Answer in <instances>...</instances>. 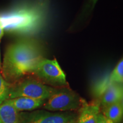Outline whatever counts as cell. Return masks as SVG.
I'll list each match as a JSON object with an SVG mask.
<instances>
[{
	"instance_id": "6da1fadb",
	"label": "cell",
	"mask_w": 123,
	"mask_h": 123,
	"mask_svg": "<svg viewBox=\"0 0 123 123\" xmlns=\"http://www.w3.org/2000/svg\"><path fill=\"white\" fill-rule=\"evenodd\" d=\"M43 47L33 38H24L10 44L4 54L1 71L7 83L14 84L30 75L43 56Z\"/></svg>"
},
{
	"instance_id": "7a4b0ae2",
	"label": "cell",
	"mask_w": 123,
	"mask_h": 123,
	"mask_svg": "<svg viewBox=\"0 0 123 123\" xmlns=\"http://www.w3.org/2000/svg\"><path fill=\"white\" fill-rule=\"evenodd\" d=\"M45 15L42 7L24 6L0 13V24L6 31L30 34L43 25Z\"/></svg>"
},
{
	"instance_id": "3957f363",
	"label": "cell",
	"mask_w": 123,
	"mask_h": 123,
	"mask_svg": "<svg viewBox=\"0 0 123 123\" xmlns=\"http://www.w3.org/2000/svg\"><path fill=\"white\" fill-rule=\"evenodd\" d=\"M30 75L50 87H69L65 74L56 59L51 60L41 58L33 67Z\"/></svg>"
},
{
	"instance_id": "277c9868",
	"label": "cell",
	"mask_w": 123,
	"mask_h": 123,
	"mask_svg": "<svg viewBox=\"0 0 123 123\" xmlns=\"http://www.w3.org/2000/svg\"><path fill=\"white\" fill-rule=\"evenodd\" d=\"M56 88L45 85L31 75L25 77L10 86L8 99L19 97L46 100Z\"/></svg>"
},
{
	"instance_id": "5b68a950",
	"label": "cell",
	"mask_w": 123,
	"mask_h": 123,
	"mask_svg": "<svg viewBox=\"0 0 123 123\" xmlns=\"http://www.w3.org/2000/svg\"><path fill=\"white\" fill-rule=\"evenodd\" d=\"M82 98L69 87L56 88L47 99L43 108L50 112H69L79 110Z\"/></svg>"
},
{
	"instance_id": "8992f818",
	"label": "cell",
	"mask_w": 123,
	"mask_h": 123,
	"mask_svg": "<svg viewBox=\"0 0 123 123\" xmlns=\"http://www.w3.org/2000/svg\"><path fill=\"white\" fill-rule=\"evenodd\" d=\"M19 115L22 123H66L78 116L70 112H53L46 110H37Z\"/></svg>"
},
{
	"instance_id": "52a82bcc",
	"label": "cell",
	"mask_w": 123,
	"mask_h": 123,
	"mask_svg": "<svg viewBox=\"0 0 123 123\" xmlns=\"http://www.w3.org/2000/svg\"><path fill=\"white\" fill-rule=\"evenodd\" d=\"M100 109L99 101L87 103L83 99L79 109V116H77V123H96Z\"/></svg>"
},
{
	"instance_id": "ba28073f",
	"label": "cell",
	"mask_w": 123,
	"mask_h": 123,
	"mask_svg": "<svg viewBox=\"0 0 123 123\" xmlns=\"http://www.w3.org/2000/svg\"><path fill=\"white\" fill-rule=\"evenodd\" d=\"M123 84H113L99 98L100 108L106 107L119 100H123Z\"/></svg>"
},
{
	"instance_id": "9c48e42d",
	"label": "cell",
	"mask_w": 123,
	"mask_h": 123,
	"mask_svg": "<svg viewBox=\"0 0 123 123\" xmlns=\"http://www.w3.org/2000/svg\"><path fill=\"white\" fill-rule=\"evenodd\" d=\"M8 100L18 112L35 110L42 107L46 101L27 97H19Z\"/></svg>"
},
{
	"instance_id": "30bf717a",
	"label": "cell",
	"mask_w": 123,
	"mask_h": 123,
	"mask_svg": "<svg viewBox=\"0 0 123 123\" xmlns=\"http://www.w3.org/2000/svg\"><path fill=\"white\" fill-rule=\"evenodd\" d=\"M0 123H22L19 112L8 99L0 105Z\"/></svg>"
},
{
	"instance_id": "8fae6325",
	"label": "cell",
	"mask_w": 123,
	"mask_h": 123,
	"mask_svg": "<svg viewBox=\"0 0 123 123\" xmlns=\"http://www.w3.org/2000/svg\"><path fill=\"white\" fill-rule=\"evenodd\" d=\"M103 114L110 119L113 123H120L123 115V100H119L110 105L101 108Z\"/></svg>"
},
{
	"instance_id": "7c38bea8",
	"label": "cell",
	"mask_w": 123,
	"mask_h": 123,
	"mask_svg": "<svg viewBox=\"0 0 123 123\" xmlns=\"http://www.w3.org/2000/svg\"><path fill=\"white\" fill-rule=\"evenodd\" d=\"M115 83L111 73L98 80L93 86L92 92L96 98H99L111 86Z\"/></svg>"
},
{
	"instance_id": "4fadbf2b",
	"label": "cell",
	"mask_w": 123,
	"mask_h": 123,
	"mask_svg": "<svg viewBox=\"0 0 123 123\" xmlns=\"http://www.w3.org/2000/svg\"><path fill=\"white\" fill-rule=\"evenodd\" d=\"M115 83L123 84V59L119 62L115 68L111 73Z\"/></svg>"
},
{
	"instance_id": "5bb4252c",
	"label": "cell",
	"mask_w": 123,
	"mask_h": 123,
	"mask_svg": "<svg viewBox=\"0 0 123 123\" xmlns=\"http://www.w3.org/2000/svg\"><path fill=\"white\" fill-rule=\"evenodd\" d=\"M10 85L7 83L0 73V105L8 99Z\"/></svg>"
},
{
	"instance_id": "9a60e30c",
	"label": "cell",
	"mask_w": 123,
	"mask_h": 123,
	"mask_svg": "<svg viewBox=\"0 0 123 123\" xmlns=\"http://www.w3.org/2000/svg\"><path fill=\"white\" fill-rule=\"evenodd\" d=\"M96 123H113V122L110 119L104 116L102 113L100 112L99 114L98 115V120H97Z\"/></svg>"
},
{
	"instance_id": "2e32d148",
	"label": "cell",
	"mask_w": 123,
	"mask_h": 123,
	"mask_svg": "<svg viewBox=\"0 0 123 123\" xmlns=\"http://www.w3.org/2000/svg\"><path fill=\"white\" fill-rule=\"evenodd\" d=\"M4 30L3 29V27L1 26V25L0 24V41H1V39L2 38V37L4 35Z\"/></svg>"
},
{
	"instance_id": "e0dca14e",
	"label": "cell",
	"mask_w": 123,
	"mask_h": 123,
	"mask_svg": "<svg viewBox=\"0 0 123 123\" xmlns=\"http://www.w3.org/2000/svg\"><path fill=\"white\" fill-rule=\"evenodd\" d=\"M66 123H77V117L75 118V119H72L70 120L68 122H67Z\"/></svg>"
},
{
	"instance_id": "ac0fdd59",
	"label": "cell",
	"mask_w": 123,
	"mask_h": 123,
	"mask_svg": "<svg viewBox=\"0 0 123 123\" xmlns=\"http://www.w3.org/2000/svg\"><path fill=\"white\" fill-rule=\"evenodd\" d=\"M98 1V0H92V3H93V6H94V5L96 4V1Z\"/></svg>"
},
{
	"instance_id": "d6986e66",
	"label": "cell",
	"mask_w": 123,
	"mask_h": 123,
	"mask_svg": "<svg viewBox=\"0 0 123 123\" xmlns=\"http://www.w3.org/2000/svg\"><path fill=\"white\" fill-rule=\"evenodd\" d=\"M1 42V41H0ZM1 53H0V70H1Z\"/></svg>"
}]
</instances>
